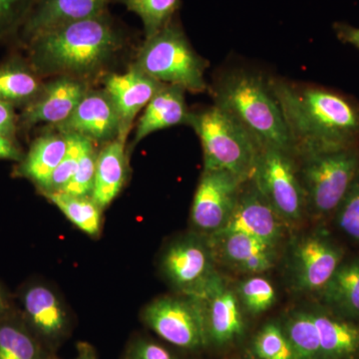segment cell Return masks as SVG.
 <instances>
[{
	"mask_svg": "<svg viewBox=\"0 0 359 359\" xmlns=\"http://www.w3.org/2000/svg\"><path fill=\"white\" fill-rule=\"evenodd\" d=\"M289 128L294 155L359 145V102L335 90L269 78Z\"/></svg>",
	"mask_w": 359,
	"mask_h": 359,
	"instance_id": "cell-1",
	"label": "cell"
},
{
	"mask_svg": "<svg viewBox=\"0 0 359 359\" xmlns=\"http://www.w3.org/2000/svg\"><path fill=\"white\" fill-rule=\"evenodd\" d=\"M124 32L108 13L59 26L28 42L39 74L83 76L100 69L122 48Z\"/></svg>",
	"mask_w": 359,
	"mask_h": 359,
	"instance_id": "cell-2",
	"label": "cell"
},
{
	"mask_svg": "<svg viewBox=\"0 0 359 359\" xmlns=\"http://www.w3.org/2000/svg\"><path fill=\"white\" fill-rule=\"evenodd\" d=\"M215 105L233 116L259 147L294 155V144L269 79L256 71H223L212 87Z\"/></svg>",
	"mask_w": 359,
	"mask_h": 359,
	"instance_id": "cell-3",
	"label": "cell"
},
{
	"mask_svg": "<svg viewBox=\"0 0 359 359\" xmlns=\"http://www.w3.org/2000/svg\"><path fill=\"white\" fill-rule=\"evenodd\" d=\"M189 125L199 136L204 170H221L249 181L254 175L261 147L226 111L214 105L191 112Z\"/></svg>",
	"mask_w": 359,
	"mask_h": 359,
	"instance_id": "cell-4",
	"label": "cell"
},
{
	"mask_svg": "<svg viewBox=\"0 0 359 359\" xmlns=\"http://www.w3.org/2000/svg\"><path fill=\"white\" fill-rule=\"evenodd\" d=\"M306 211L323 217L337 212L359 177V145L294 155Z\"/></svg>",
	"mask_w": 359,
	"mask_h": 359,
	"instance_id": "cell-5",
	"label": "cell"
},
{
	"mask_svg": "<svg viewBox=\"0 0 359 359\" xmlns=\"http://www.w3.org/2000/svg\"><path fill=\"white\" fill-rule=\"evenodd\" d=\"M134 66L161 83L175 85L185 91L202 93L208 88L207 61L194 50L175 18L146 39Z\"/></svg>",
	"mask_w": 359,
	"mask_h": 359,
	"instance_id": "cell-6",
	"label": "cell"
},
{
	"mask_svg": "<svg viewBox=\"0 0 359 359\" xmlns=\"http://www.w3.org/2000/svg\"><path fill=\"white\" fill-rule=\"evenodd\" d=\"M252 180L285 224L302 219L306 211V197L294 155L278 149H261Z\"/></svg>",
	"mask_w": 359,
	"mask_h": 359,
	"instance_id": "cell-7",
	"label": "cell"
},
{
	"mask_svg": "<svg viewBox=\"0 0 359 359\" xmlns=\"http://www.w3.org/2000/svg\"><path fill=\"white\" fill-rule=\"evenodd\" d=\"M342 263V250L323 233L297 238L290 248L287 269L295 292H320Z\"/></svg>",
	"mask_w": 359,
	"mask_h": 359,
	"instance_id": "cell-8",
	"label": "cell"
},
{
	"mask_svg": "<svg viewBox=\"0 0 359 359\" xmlns=\"http://www.w3.org/2000/svg\"><path fill=\"white\" fill-rule=\"evenodd\" d=\"M244 183L229 172L204 170L191 209L194 226L207 237L224 229L235 209Z\"/></svg>",
	"mask_w": 359,
	"mask_h": 359,
	"instance_id": "cell-9",
	"label": "cell"
},
{
	"mask_svg": "<svg viewBox=\"0 0 359 359\" xmlns=\"http://www.w3.org/2000/svg\"><path fill=\"white\" fill-rule=\"evenodd\" d=\"M144 320L160 337L181 348L195 349L207 342L202 316L190 297L156 299L144 311Z\"/></svg>",
	"mask_w": 359,
	"mask_h": 359,
	"instance_id": "cell-10",
	"label": "cell"
},
{
	"mask_svg": "<svg viewBox=\"0 0 359 359\" xmlns=\"http://www.w3.org/2000/svg\"><path fill=\"white\" fill-rule=\"evenodd\" d=\"M215 259L207 240L189 236L174 242L162 259V269L177 289L193 297L205 289L216 275Z\"/></svg>",
	"mask_w": 359,
	"mask_h": 359,
	"instance_id": "cell-11",
	"label": "cell"
},
{
	"mask_svg": "<svg viewBox=\"0 0 359 359\" xmlns=\"http://www.w3.org/2000/svg\"><path fill=\"white\" fill-rule=\"evenodd\" d=\"M192 299L199 309L207 339L219 344H228L242 335L244 320L237 294L218 273L205 289Z\"/></svg>",
	"mask_w": 359,
	"mask_h": 359,
	"instance_id": "cell-12",
	"label": "cell"
},
{
	"mask_svg": "<svg viewBox=\"0 0 359 359\" xmlns=\"http://www.w3.org/2000/svg\"><path fill=\"white\" fill-rule=\"evenodd\" d=\"M285 224V222L250 179L243 184L235 209L228 223L219 231L245 233L276 247L283 237Z\"/></svg>",
	"mask_w": 359,
	"mask_h": 359,
	"instance_id": "cell-13",
	"label": "cell"
},
{
	"mask_svg": "<svg viewBox=\"0 0 359 359\" xmlns=\"http://www.w3.org/2000/svg\"><path fill=\"white\" fill-rule=\"evenodd\" d=\"M88 91L76 77L59 76L40 90L39 95L23 107L18 117V128H32L37 124L53 125L66 121Z\"/></svg>",
	"mask_w": 359,
	"mask_h": 359,
	"instance_id": "cell-14",
	"label": "cell"
},
{
	"mask_svg": "<svg viewBox=\"0 0 359 359\" xmlns=\"http://www.w3.org/2000/svg\"><path fill=\"white\" fill-rule=\"evenodd\" d=\"M215 262L238 273L259 275L273 268L276 247L236 231H219L205 238Z\"/></svg>",
	"mask_w": 359,
	"mask_h": 359,
	"instance_id": "cell-15",
	"label": "cell"
},
{
	"mask_svg": "<svg viewBox=\"0 0 359 359\" xmlns=\"http://www.w3.org/2000/svg\"><path fill=\"white\" fill-rule=\"evenodd\" d=\"M121 122L105 90H88L66 121L55 126L61 133H74L92 142H110L120 134Z\"/></svg>",
	"mask_w": 359,
	"mask_h": 359,
	"instance_id": "cell-16",
	"label": "cell"
},
{
	"mask_svg": "<svg viewBox=\"0 0 359 359\" xmlns=\"http://www.w3.org/2000/svg\"><path fill=\"white\" fill-rule=\"evenodd\" d=\"M113 0H35L20 32V39L28 43L34 37L59 26L88 20L108 13Z\"/></svg>",
	"mask_w": 359,
	"mask_h": 359,
	"instance_id": "cell-17",
	"label": "cell"
},
{
	"mask_svg": "<svg viewBox=\"0 0 359 359\" xmlns=\"http://www.w3.org/2000/svg\"><path fill=\"white\" fill-rule=\"evenodd\" d=\"M104 90L112 99L119 115L121 128L119 137L127 138L134 118L150 102L164 85L138 68L124 74H110L104 78Z\"/></svg>",
	"mask_w": 359,
	"mask_h": 359,
	"instance_id": "cell-18",
	"label": "cell"
},
{
	"mask_svg": "<svg viewBox=\"0 0 359 359\" xmlns=\"http://www.w3.org/2000/svg\"><path fill=\"white\" fill-rule=\"evenodd\" d=\"M190 116L185 100V90L175 85L164 84L146 106L137 124L134 144L160 130L177 125H189Z\"/></svg>",
	"mask_w": 359,
	"mask_h": 359,
	"instance_id": "cell-19",
	"label": "cell"
},
{
	"mask_svg": "<svg viewBox=\"0 0 359 359\" xmlns=\"http://www.w3.org/2000/svg\"><path fill=\"white\" fill-rule=\"evenodd\" d=\"M126 138L118 136L108 142L97 155L92 200L101 209L107 207L121 192L127 176Z\"/></svg>",
	"mask_w": 359,
	"mask_h": 359,
	"instance_id": "cell-20",
	"label": "cell"
},
{
	"mask_svg": "<svg viewBox=\"0 0 359 359\" xmlns=\"http://www.w3.org/2000/svg\"><path fill=\"white\" fill-rule=\"evenodd\" d=\"M28 323L42 337L55 339L65 332L67 318L57 295L42 285L28 287L21 295Z\"/></svg>",
	"mask_w": 359,
	"mask_h": 359,
	"instance_id": "cell-21",
	"label": "cell"
},
{
	"mask_svg": "<svg viewBox=\"0 0 359 359\" xmlns=\"http://www.w3.org/2000/svg\"><path fill=\"white\" fill-rule=\"evenodd\" d=\"M67 144L65 134L61 132L42 135L32 142L27 154L23 156L16 168L15 174L29 180L43 191L65 157Z\"/></svg>",
	"mask_w": 359,
	"mask_h": 359,
	"instance_id": "cell-22",
	"label": "cell"
},
{
	"mask_svg": "<svg viewBox=\"0 0 359 359\" xmlns=\"http://www.w3.org/2000/svg\"><path fill=\"white\" fill-rule=\"evenodd\" d=\"M43 87L39 73L22 59L13 57L0 65V99L25 107Z\"/></svg>",
	"mask_w": 359,
	"mask_h": 359,
	"instance_id": "cell-23",
	"label": "cell"
},
{
	"mask_svg": "<svg viewBox=\"0 0 359 359\" xmlns=\"http://www.w3.org/2000/svg\"><path fill=\"white\" fill-rule=\"evenodd\" d=\"M320 334L321 358L337 359L359 351V327L323 313H313Z\"/></svg>",
	"mask_w": 359,
	"mask_h": 359,
	"instance_id": "cell-24",
	"label": "cell"
},
{
	"mask_svg": "<svg viewBox=\"0 0 359 359\" xmlns=\"http://www.w3.org/2000/svg\"><path fill=\"white\" fill-rule=\"evenodd\" d=\"M320 294L327 306L359 316V261L341 263Z\"/></svg>",
	"mask_w": 359,
	"mask_h": 359,
	"instance_id": "cell-25",
	"label": "cell"
},
{
	"mask_svg": "<svg viewBox=\"0 0 359 359\" xmlns=\"http://www.w3.org/2000/svg\"><path fill=\"white\" fill-rule=\"evenodd\" d=\"M43 194L78 229L90 236H95L99 233L101 208L91 197H78L65 192Z\"/></svg>",
	"mask_w": 359,
	"mask_h": 359,
	"instance_id": "cell-26",
	"label": "cell"
},
{
	"mask_svg": "<svg viewBox=\"0 0 359 359\" xmlns=\"http://www.w3.org/2000/svg\"><path fill=\"white\" fill-rule=\"evenodd\" d=\"M283 330L297 359L321 358L320 334L313 313L295 311L290 316Z\"/></svg>",
	"mask_w": 359,
	"mask_h": 359,
	"instance_id": "cell-27",
	"label": "cell"
},
{
	"mask_svg": "<svg viewBox=\"0 0 359 359\" xmlns=\"http://www.w3.org/2000/svg\"><path fill=\"white\" fill-rule=\"evenodd\" d=\"M137 14L143 23L146 39L154 36L174 20L181 0H115Z\"/></svg>",
	"mask_w": 359,
	"mask_h": 359,
	"instance_id": "cell-28",
	"label": "cell"
},
{
	"mask_svg": "<svg viewBox=\"0 0 359 359\" xmlns=\"http://www.w3.org/2000/svg\"><path fill=\"white\" fill-rule=\"evenodd\" d=\"M37 340L20 323L0 320V359H42Z\"/></svg>",
	"mask_w": 359,
	"mask_h": 359,
	"instance_id": "cell-29",
	"label": "cell"
},
{
	"mask_svg": "<svg viewBox=\"0 0 359 359\" xmlns=\"http://www.w3.org/2000/svg\"><path fill=\"white\" fill-rule=\"evenodd\" d=\"M238 302L252 314L263 313L273 306L276 302L273 285L264 276H252L238 283L237 287Z\"/></svg>",
	"mask_w": 359,
	"mask_h": 359,
	"instance_id": "cell-30",
	"label": "cell"
},
{
	"mask_svg": "<svg viewBox=\"0 0 359 359\" xmlns=\"http://www.w3.org/2000/svg\"><path fill=\"white\" fill-rule=\"evenodd\" d=\"M81 156L74 176L61 191L78 197H88L93 190L97 155L93 142L81 136Z\"/></svg>",
	"mask_w": 359,
	"mask_h": 359,
	"instance_id": "cell-31",
	"label": "cell"
},
{
	"mask_svg": "<svg viewBox=\"0 0 359 359\" xmlns=\"http://www.w3.org/2000/svg\"><path fill=\"white\" fill-rule=\"evenodd\" d=\"M254 346L261 359H297L285 330L275 323L264 325L257 335Z\"/></svg>",
	"mask_w": 359,
	"mask_h": 359,
	"instance_id": "cell-32",
	"label": "cell"
},
{
	"mask_svg": "<svg viewBox=\"0 0 359 359\" xmlns=\"http://www.w3.org/2000/svg\"><path fill=\"white\" fill-rule=\"evenodd\" d=\"M63 134H65L67 139V150L60 164L52 174L46 188L42 191L43 193L57 192L62 190L76 172L80 156H81L82 137L74 133Z\"/></svg>",
	"mask_w": 359,
	"mask_h": 359,
	"instance_id": "cell-33",
	"label": "cell"
},
{
	"mask_svg": "<svg viewBox=\"0 0 359 359\" xmlns=\"http://www.w3.org/2000/svg\"><path fill=\"white\" fill-rule=\"evenodd\" d=\"M35 0H0V41L20 34Z\"/></svg>",
	"mask_w": 359,
	"mask_h": 359,
	"instance_id": "cell-34",
	"label": "cell"
},
{
	"mask_svg": "<svg viewBox=\"0 0 359 359\" xmlns=\"http://www.w3.org/2000/svg\"><path fill=\"white\" fill-rule=\"evenodd\" d=\"M337 222L344 233L359 242V177L337 210Z\"/></svg>",
	"mask_w": 359,
	"mask_h": 359,
	"instance_id": "cell-35",
	"label": "cell"
},
{
	"mask_svg": "<svg viewBox=\"0 0 359 359\" xmlns=\"http://www.w3.org/2000/svg\"><path fill=\"white\" fill-rule=\"evenodd\" d=\"M127 359H176L165 347L152 341L140 340L130 349Z\"/></svg>",
	"mask_w": 359,
	"mask_h": 359,
	"instance_id": "cell-36",
	"label": "cell"
},
{
	"mask_svg": "<svg viewBox=\"0 0 359 359\" xmlns=\"http://www.w3.org/2000/svg\"><path fill=\"white\" fill-rule=\"evenodd\" d=\"M18 129V117L14 106L0 99V132L15 138Z\"/></svg>",
	"mask_w": 359,
	"mask_h": 359,
	"instance_id": "cell-37",
	"label": "cell"
},
{
	"mask_svg": "<svg viewBox=\"0 0 359 359\" xmlns=\"http://www.w3.org/2000/svg\"><path fill=\"white\" fill-rule=\"evenodd\" d=\"M23 156L15 138L0 132V160L20 162Z\"/></svg>",
	"mask_w": 359,
	"mask_h": 359,
	"instance_id": "cell-38",
	"label": "cell"
},
{
	"mask_svg": "<svg viewBox=\"0 0 359 359\" xmlns=\"http://www.w3.org/2000/svg\"><path fill=\"white\" fill-rule=\"evenodd\" d=\"M334 32L340 41L351 45L359 50V27L346 22H335Z\"/></svg>",
	"mask_w": 359,
	"mask_h": 359,
	"instance_id": "cell-39",
	"label": "cell"
},
{
	"mask_svg": "<svg viewBox=\"0 0 359 359\" xmlns=\"http://www.w3.org/2000/svg\"><path fill=\"white\" fill-rule=\"evenodd\" d=\"M11 308V302L6 290L0 285V320L4 318Z\"/></svg>",
	"mask_w": 359,
	"mask_h": 359,
	"instance_id": "cell-40",
	"label": "cell"
},
{
	"mask_svg": "<svg viewBox=\"0 0 359 359\" xmlns=\"http://www.w3.org/2000/svg\"><path fill=\"white\" fill-rule=\"evenodd\" d=\"M76 359H92V358H88V356H82V358H78Z\"/></svg>",
	"mask_w": 359,
	"mask_h": 359,
	"instance_id": "cell-41",
	"label": "cell"
}]
</instances>
